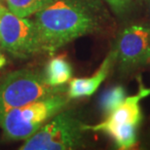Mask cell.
Returning a JSON list of instances; mask_svg holds the SVG:
<instances>
[{
  "label": "cell",
  "mask_w": 150,
  "mask_h": 150,
  "mask_svg": "<svg viewBox=\"0 0 150 150\" xmlns=\"http://www.w3.org/2000/svg\"><path fill=\"white\" fill-rule=\"evenodd\" d=\"M82 123L70 111H59L25 140L21 150H68L83 143Z\"/></svg>",
  "instance_id": "obj_5"
},
{
  "label": "cell",
  "mask_w": 150,
  "mask_h": 150,
  "mask_svg": "<svg viewBox=\"0 0 150 150\" xmlns=\"http://www.w3.org/2000/svg\"><path fill=\"white\" fill-rule=\"evenodd\" d=\"M59 93H62V87L49 86L44 76L32 70L9 73L0 83V124L11 110Z\"/></svg>",
  "instance_id": "obj_4"
},
{
  "label": "cell",
  "mask_w": 150,
  "mask_h": 150,
  "mask_svg": "<svg viewBox=\"0 0 150 150\" xmlns=\"http://www.w3.org/2000/svg\"><path fill=\"white\" fill-rule=\"evenodd\" d=\"M115 56L124 67L145 64L150 58V28L132 25L124 29L117 42Z\"/></svg>",
  "instance_id": "obj_7"
},
{
  "label": "cell",
  "mask_w": 150,
  "mask_h": 150,
  "mask_svg": "<svg viewBox=\"0 0 150 150\" xmlns=\"http://www.w3.org/2000/svg\"><path fill=\"white\" fill-rule=\"evenodd\" d=\"M115 12H122L128 5L130 0H105Z\"/></svg>",
  "instance_id": "obj_12"
},
{
  "label": "cell",
  "mask_w": 150,
  "mask_h": 150,
  "mask_svg": "<svg viewBox=\"0 0 150 150\" xmlns=\"http://www.w3.org/2000/svg\"><path fill=\"white\" fill-rule=\"evenodd\" d=\"M12 13L23 18H28L48 7L54 0H4Z\"/></svg>",
  "instance_id": "obj_10"
},
{
  "label": "cell",
  "mask_w": 150,
  "mask_h": 150,
  "mask_svg": "<svg viewBox=\"0 0 150 150\" xmlns=\"http://www.w3.org/2000/svg\"><path fill=\"white\" fill-rule=\"evenodd\" d=\"M72 77V67L64 56L51 59L46 65L44 79L51 87H62Z\"/></svg>",
  "instance_id": "obj_9"
},
{
  "label": "cell",
  "mask_w": 150,
  "mask_h": 150,
  "mask_svg": "<svg viewBox=\"0 0 150 150\" xmlns=\"http://www.w3.org/2000/svg\"><path fill=\"white\" fill-rule=\"evenodd\" d=\"M115 59V51H111L108 54V56L104 59L100 68L91 77L70 79L67 91V97L69 98H79L92 96L98 89L100 84L105 80L110 68H111L112 62Z\"/></svg>",
  "instance_id": "obj_8"
},
{
  "label": "cell",
  "mask_w": 150,
  "mask_h": 150,
  "mask_svg": "<svg viewBox=\"0 0 150 150\" xmlns=\"http://www.w3.org/2000/svg\"><path fill=\"white\" fill-rule=\"evenodd\" d=\"M150 95V89L139 85L137 95L127 97L120 105L97 125L83 124L84 131L101 132L111 137L119 149H131L137 143V129L142 121L140 100Z\"/></svg>",
  "instance_id": "obj_3"
},
{
  "label": "cell",
  "mask_w": 150,
  "mask_h": 150,
  "mask_svg": "<svg viewBox=\"0 0 150 150\" xmlns=\"http://www.w3.org/2000/svg\"><path fill=\"white\" fill-rule=\"evenodd\" d=\"M127 98L126 96L125 89L121 86H117L111 88L108 91H106L101 96L100 98V107L103 111L108 115L110 112H112L114 109L117 108L125 98Z\"/></svg>",
  "instance_id": "obj_11"
},
{
  "label": "cell",
  "mask_w": 150,
  "mask_h": 150,
  "mask_svg": "<svg viewBox=\"0 0 150 150\" xmlns=\"http://www.w3.org/2000/svg\"><path fill=\"white\" fill-rule=\"evenodd\" d=\"M69 98L59 93L33 100L9 111L2 119L0 128L7 139L20 142L32 137L45 123L62 111Z\"/></svg>",
  "instance_id": "obj_2"
},
{
  "label": "cell",
  "mask_w": 150,
  "mask_h": 150,
  "mask_svg": "<svg viewBox=\"0 0 150 150\" xmlns=\"http://www.w3.org/2000/svg\"><path fill=\"white\" fill-rule=\"evenodd\" d=\"M1 49H2V47H1V45H0V68H2L6 64V59L4 55H3Z\"/></svg>",
  "instance_id": "obj_13"
},
{
  "label": "cell",
  "mask_w": 150,
  "mask_h": 150,
  "mask_svg": "<svg viewBox=\"0 0 150 150\" xmlns=\"http://www.w3.org/2000/svg\"><path fill=\"white\" fill-rule=\"evenodd\" d=\"M33 16L40 53L49 55L75 39L101 30L107 22L100 0H54Z\"/></svg>",
  "instance_id": "obj_1"
},
{
  "label": "cell",
  "mask_w": 150,
  "mask_h": 150,
  "mask_svg": "<svg viewBox=\"0 0 150 150\" xmlns=\"http://www.w3.org/2000/svg\"><path fill=\"white\" fill-rule=\"evenodd\" d=\"M0 45L12 55L26 58L40 53L32 20L17 16L0 4Z\"/></svg>",
  "instance_id": "obj_6"
}]
</instances>
